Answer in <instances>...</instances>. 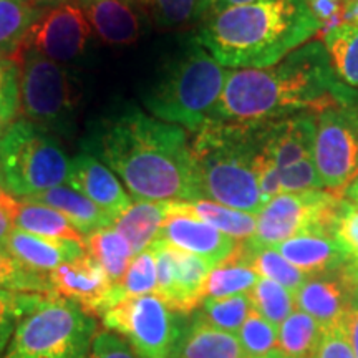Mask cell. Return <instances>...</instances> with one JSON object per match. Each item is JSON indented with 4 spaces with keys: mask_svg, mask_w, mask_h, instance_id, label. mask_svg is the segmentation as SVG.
Here are the masks:
<instances>
[{
    "mask_svg": "<svg viewBox=\"0 0 358 358\" xmlns=\"http://www.w3.org/2000/svg\"><path fill=\"white\" fill-rule=\"evenodd\" d=\"M83 146L118 174L134 201L203 199L185 128L129 108L103 120Z\"/></svg>",
    "mask_w": 358,
    "mask_h": 358,
    "instance_id": "cell-1",
    "label": "cell"
},
{
    "mask_svg": "<svg viewBox=\"0 0 358 358\" xmlns=\"http://www.w3.org/2000/svg\"><path fill=\"white\" fill-rule=\"evenodd\" d=\"M357 101V90L340 82L325 47L313 40L267 69L229 71L211 122L249 123L295 113L319 115L330 106Z\"/></svg>",
    "mask_w": 358,
    "mask_h": 358,
    "instance_id": "cell-2",
    "label": "cell"
},
{
    "mask_svg": "<svg viewBox=\"0 0 358 358\" xmlns=\"http://www.w3.org/2000/svg\"><path fill=\"white\" fill-rule=\"evenodd\" d=\"M319 34L306 0H259L211 13L194 40L227 69L259 70L279 64Z\"/></svg>",
    "mask_w": 358,
    "mask_h": 358,
    "instance_id": "cell-3",
    "label": "cell"
},
{
    "mask_svg": "<svg viewBox=\"0 0 358 358\" xmlns=\"http://www.w3.org/2000/svg\"><path fill=\"white\" fill-rule=\"evenodd\" d=\"M203 199L257 216L267 204L259 189L257 122H209L189 141Z\"/></svg>",
    "mask_w": 358,
    "mask_h": 358,
    "instance_id": "cell-4",
    "label": "cell"
},
{
    "mask_svg": "<svg viewBox=\"0 0 358 358\" xmlns=\"http://www.w3.org/2000/svg\"><path fill=\"white\" fill-rule=\"evenodd\" d=\"M229 71L192 38L151 85L146 108L161 122L196 133L213 120Z\"/></svg>",
    "mask_w": 358,
    "mask_h": 358,
    "instance_id": "cell-5",
    "label": "cell"
},
{
    "mask_svg": "<svg viewBox=\"0 0 358 358\" xmlns=\"http://www.w3.org/2000/svg\"><path fill=\"white\" fill-rule=\"evenodd\" d=\"M98 320L78 303L47 294L22 317L2 358H88Z\"/></svg>",
    "mask_w": 358,
    "mask_h": 358,
    "instance_id": "cell-6",
    "label": "cell"
},
{
    "mask_svg": "<svg viewBox=\"0 0 358 358\" xmlns=\"http://www.w3.org/2000/svg\"><path fill=\"white\" fill-rule=\"evenodd\" d=\"M0 168L6 191L24 199L69 181L70 159L52 133L20 118L0 136Z\"/></svg>",
    "mask_w": 358,
    "mask_h": 358,
    "instance_id": "cell-7",
    "label": "cell"
},
{
    "mask_svg": "<svg viewBox=\"0 0 358 358\" xmlns=\"http://www.w3.org/2000/svg\"><path fill=\"white\" fill-rule=\"evenodd\" d=\"M186 315L174 312L159 295L127 299L101 315L103 327L118 334L140 358H176Z\"/></svg>",
    "mask_w": 358,
    "mask_h": 358,
    "instance_id": "cell-8",
    "label": "cell"
},
{
    "mask_svg": "<svg viewBox=\"0 0 358 358\" xmlns=\"http://www.w3.org/2000/svg\"><path fill=\"white\" fill-rule=\"evenodd\" d=\"M13 62L19 65L25 118L48 133H65L75 110V92L66 70L32 50H20Z\"/></svg>",
    "mask_w": 358,
    "mask_h": 358,
    "instance_id": "cell-9",
    "label": "cell"
},
{
    "mask_svg": "<svg viewBox=\"0 0 358 358\" xmlns=\"http://www.w3.org/2000/svg\"><path fill=\"white\" fill-rule=\"evenodd\" d=\"M342 198L343 192L322 189L275 196L257 214L256 234L249 239L257 245L274 248L290 237L307 232L332 234Z\"/></svg>",
    "mask_w": 358,
    "mask_h": 358,
    "instance_id": "cell-10",
    "label": "cell"
},
{
    "mask_svg": "<svg viewBox=\"0 0 358 358\" xmlns=\"http://www.w3.org/2000/svg\"><path fill=\"white\" fill-rule=\"evenodd\" d=\"M312 159L330 191L343 192L358 176V101L317 115Z\"/></svg>",
    "mask_w": 358,
    "mask_h": 358,
    "instance_id": "cell-11",
    "label": "cell"
},
{
    "mask_svg": "<svg viewBox=\"0 0 358 358\" xmlns=\"http://www.w3.org/2000/svg\"><path fill=\"white\" fill-rule=\"evenodd\" d=\"M92 27L73 0L45 7L25 35L20 50H32L57 64H70L87 52Z\"/></svg>",
    "mask_w": 358,
    "mask_h": 358,
    "instance_id": "cell-12",
    "label": "cell"
},
{
    "mask_svg": "<svg viewBox=\"0 0 358 358\" xmlns=\"http://www.w3.org/2000/svg\"><path fill=\"white\" fill-rule=\"evenodd\" d=\"M295 307L324 329L340 325L345 313L358 306V275L350 266L325 274L308 275L294 294Z\"/></svg>",
    "mask_w": 358,
    "mask_h": 358,
    "instance_id": "cell-13",
    "label": "cell"
},
{
    "mask_svg": "<svg viewBox=\"0 0 358 358\" xmlns=\"http://www.w3.org/2000/svg\"><path fill=\"white\" fill-rule=\"evenodd\" d=\"M317 115L295 113L257 122L261 156L284 169L302 159H312Z\"/></svg>",
    "mask_w": 358,
    "mask_h": 358,
    "instance_id": "cell-14",
    "label": "cell"
},
{
    "mask_svg": "<svg viewBox=\"0 0 358 358\" xmlns=\"http://www.w3.org/2000/svg\"><path fill=\"white\" fill-rule=\"evenodd\" d=\"M50 292L78 303L93 315H103L110 310L111 280L105 271L88 254L62 264L48 274Z\"/></svg>",
    "mask_w": 358,
    "mask_h": 358,
    "instance_id": "cell-15",
    "label": "cell"
},
{
    "mask_svg": "<svg viewBox=\"0 0 358 358\" xmlns=\"http://www.w3.org/2000/svg\"><path fill=\"white\" fill-rule=\"evenodd\" d=\"M156 239L164 241L173 248L185 250L192 256H198L211 267V271L229 259L239 244L234 237L214 229L201 219L174 213L171 209Z\"/></svg>",
    "mask_w": 358,
    "mask_h": 358,
    "instance_id": "cell-16",
    "label": "cell"
},
{
    "mask_svg": "<svg viewBox=\"0 0 358 358\" xmlns=\"http://www.w3.org/2000/svg\"><path fill=\"white\" fill-rule=\"evenodd\" d=\"M69 186L103 209L113 222L128 211L131 199L116 174L95 155L82 151L70 161Z\"/></svg>",
    "mask_w": 358,
    "mask_h": 358,
    "instance_id": "cell-17",
    "label": "cell"
},
{
    "mask_svg": "<svg viewBox=\"0 0 358 358\" xmlns=\"http://www.w3.org/2000/svg\"><path fill=\"white\" fill-rule=\"evenodd\" d=\"M103 42L129 45L141 35L145 12L140 0H73Z\"/></svg>",
    "mask_w": 358,
    "mask_h": 358,
    "instance_id": "cell-18",
    "label": "cell"
},
{
    "mask_svg": "<svg viewBox=\"0 0 358 358\" xmlns=\"http://www.w3.org/2000/svg\"><path fill=\"white\" fill-rule=\"evenodd\" d=\"M3 248L12 254L20 264L29 267L30 271L48 275L62 264L77 261L87 254L85 243L70 239H53L29 234V232L15 229L7 237Z\"/></svg>",
    "mask_w": 358,
    "mask_h": 358,
    "instance_id": "cell-19",
    "label": "cell"
},
{
    "mask_svg": "<svg viewBox=\"0 0 358 358\" xmlns=\"http://www.w3.org/2000/svg\"><path fill=\"white\" fill-rule=\"evenodd\" d=\"M274 249L306 275L325 274L347 266V257L332 234L307 232L290 237Z\"/></svg>",
    "mask_w": 358,
    "mask_h": 358,
    "instance_id": "cell-20",
    "label": "cell"
},
{
    "mask_svg": "<svg viewBox=\"0 0 358 358\" xmlns=\"http://www.w3.org/2000/svg\"><path fill=\"white\" fill-rule=\"evenodd\" d=\"M173 285L164 302L181 315H189L206 297V282L211 267L203 259L171 245Z\"/></svg>",
    "mask_w": 358,
    "mask_h": 358,
    "instance_id": "cell-21",
    "label": "cell"
},
{
    "mask_svg": "<svg viewBox=\"0 0 358 358\" xmlns=\"http://www.w3.org/2000/svg\"><path fill=\"white\" fill-rule=\"evenodd\" d=\"M24 201H27V203L45 204L60 214H64L71 226L83 237L98 229H103V227L113 226V219L108 214L98 208L95 203H92L88 198H85L83 194H80L78 191L71 189L70 186L66 187L62 185L52 187V189L24 198Z\"/></svg>",
    "mask_w": 358,
    "mask_h": 358,
    "instance_id": "cell-22",
    "label": "cell"
},
{
    "mask_svg": "<svg viewBox=\"0 0 358 358\" xmlns=\"http://www.w3.org/2000/svg\"><path fill=\"white\" fill-rule=\"evenodd\" d=\"M2 201L10 214L13 227L29 234L53 237V239H70L85 243V237L71 226L69 219L55 209L45 204L27 203L24 199L13 198L7 191L2 192Z\"/></svg>",
    "mask_w": 358,
    "mask_h": 358,
    "instance_id": "cell-23",
    "label": "cell"
},
{
    "mask_svg": "<svg viewBox=\"0 0 358 358\" xmlns=\"http://www.w3.org/2000/svg\"><path fill=\"white\" fill-rule=\"evenodd\" d=\"M176 358H248L237 335L224 332L196 315L185 327Z\"/></svg>",
    "mask_w": 358,
    "mask_h": 358,
    "instance_id": "cell-24",
    "label": "cell"
},
{
    "mask_svg": "<svg viewBox=\"0 0 358 358\" xmlns=\"http://www.w3.org/2000/svg\"><path fill=\"white\" fill-rule=\"evenodd\" d=\"M171 201H136L113 222V227L128 241L134 256L150 248L169 216Z\"/></svg>",
    "mask_w": 358,
    "mask_h": 358,
    "instance_id": "cell-25",
    "label": "cell"
},
{
    "mask_svg": "<svg viewBox=\"0 0 358 358\" xmlns=\"http://www.w3.org/2000/svg\"><path fill=\"white\" fill-rule=\"evenodd\" d=\"M171 211L201 219L213 226L214 229L234 237L237 241H245L256 234L257 216L237 211V209L227 208V206L209 199L171 201Z\"/></svg>",
    "mask_w": 358,
    "mask_h": 358,
    "instance_id": "cell-26",
    "label": "cell"
},
{
    "mask_svg": "<svg viewBox=\"0 0 358 358\" xmlns=\"http://www.w3.org/2000/svg\"><path fill=\"white\" fill-rule=\"evenodd\" d=\"M234 256L249 266L257 275L264 279H271L285 287L290 294H295L307 277L303 272L294 267L292 264L285 261L274 248H266V245L254 244L250 239L239 241Z\"/></svg>",
    "mask_w": 358,
    "mask_h": 358,
    "instance_id": "cell-27",
    "label": "cell"
},
{
    "mask_svg": "<svg viewBox=\"0 0 358 358\" xmlns=\"http://www.w3.org/2000/svg\"><path fill=\"white\" fill-rule=\"evenodd\" d=\"M85 249L88 256L105 271L111 284L123 279L134 257L128 241L113 226L103 227L85 236Z\"/></svg>",
    "mask_w": 358,
    "mask_h": 358,
    "instance_id": "cell-28",
    "label": "cell"
},
{
    "mask_svg": "<svg viewBox=\"0 0 358 358\" xmlns=\"http://www.w3.org/2000/svg\"><path fill=\"white\" fill-rule=\"evenodd\" d=\"M43 7L24 0H0V57L13 60Z\"/></svg>",
    "mask_w": 358,
    "mask_h": 358,
    "instance_id": "cell-29",
    "label": "cell"
},
{
    "mask_svg": "<svg viewBox=\"0 0 358 358\" xmlns=\"http://www.w3.org/2000/svg\"><path fill=\"white\" fill-rule=\"evenodd\" d=\"M322 40L337 78L358 92V24H340Z\"/></svg>",
    "mask_w": 358,
    "mask_h": 358,
    "instance_id": "cell-30",
    "label": "cell"
},
{
    "mask_svg": "<svg viewBox=\"0 0 358 358\" xmlns=\"http://www.w3.org/2000/svg\"><path fill=\"white\" fill-rule=\"evenodd\" d=\"M322 327L306 312L294 310L277 330V350L289 358H312L319 345Z\"/></svg>",
    "mask_w": 358,
    "mask_h": 358,
    "instance_id": "cell-31",
    "label": "cell"
},
{
    "mask_svg": "<svg viewBox=\"0 0 358 358\" xmlns=\"http://www.w3.org/2000/svg\"><path fill=\"white\" fill-rule=\"evenodd\" d=\"M156 287H158L156 257L153 249L148 248L133 257L123 279L111 285L110 308L118 306L120 302L127 301V299L156 294Z\"/></svg>",
    "mask_w": 358,
    "mask_h": 358,
    "instance_id": "cell-32",
    "label": "cell"
},
{
    "mask_svg": "<svg viewBox=\"0 0 358 358\" xmlns=\"http://www.w3.org/2000/svg\"><path fill=\"white\" fill-rule=\"evenodd\" d=\"M143 12L158 29L174 30L201 24L206 0H140Z\"/></svg>",
    "mask_w": 358,
    "mask_h": 358,
    "instance_id": "cell-33",
    "label": "cell"
},
{
    "mask_svg": "<svg viewBox=\"0 0 358 358\" xmlns=\"http://www.w3.org/2000/svg\"><path fill=\"white\" fill-rule=\"evenodd\" d=\"M257 280L259 275L256 272L232 254L221 266L214 267L209 272L204 299H222L231 297V295L248 294L252 290Z\"/></svg>",
    "mask_w": 358,
    "mask_h": 358,
    "instance_id": "cell-34",
    "label": "cell"
},
{
    "mask_svg": "<svg viewBox=\"0 0 358 358\" xmlns=\"http://www.w3.org/2000/svg\"><path fill=\"white\" fill-rule=\"evenodd\" d=\"M250 308V299L248 294L231 295L222 299H204L201 302L199 315L217 329L237 335L241 327L248 319Z\"/></svg>",
    "mask_w": 358,
    "mask_h": 358,
    "instance_id": "cell-35",
    "label": "cell"
},
{
    "mask_svg": "<svg viewBox=\"0 0 358 358\" xmlns=\"http://www.w3.org/2000/svg\"><path fill=\"white\" fill-rule=\"evenodd\" d=\"M250 306L272 325L279 327L295 308L294 294L271 279H259L249 292Z\"/></svg>",
    "mask_w": 358,
    "mask_h": 358,
    "instance_id": "cell-36",
    "label": "cell"
},
{
    "mask_svg": "<svg viewBox=\"0 0 358 358\" xmlns=\"http://www.w3.org/2000/svg\"><path fill=\"white\" fill-rule=\"evenodd\" d=\"M0 289L27 294H52L48 275L30 271L0 245Z\"/></svg>",
    "mask_w": 358,
    "mask_h": 358,
    "instance_id": "cell-37",
    "label": "cell"
},
{
    "mask_svg": "<svg viewBox=\"0 0 358 358\" xmlns=\"http://www.w3.org/2000/svg\"><path fill=\"white\" fill-rule=\"evenodd\" d=\"M47 294H27L12 292L0 289V358L7 350L13 330L22 317L30 313Z\"/></svg>",
    "mask_w": 358,
    "mask_h": 358,
    "instance_id": "cell-38",
    "label": "cell"
},
{
    "mask_svg": "<svg viewBox=\"0 0 358 358\" xmlns=\"http://www.w3.org/2000/svg\"><path fill=\"white\" fill-rule=\"evenodd\" d=\"M248 358H264L277 352V329L264 319L261 313L250 308L248 319L237 334Z\"/></svg>",
    "mask_w": 358,
    "mask_h": 358,
    "instance_id": "cell-39",
    "label": "cell"
},
{
    "mask_svg": "<svg viewBox=\"0 0 358 358\" xmlns=\"http://www.w3.org/2000/svg\"><path fill=\"white\" fill-rule=\"evenodd\" d=\"M332 234L345 254L348 266L358 275V204L345 196L338 203Z\"/></svg>",
    "mask_w": 358,
    "mask_h": 358,
    "instance_id": "cell-40",
    "label": "cell"
},
{
    "mask_svg": "<svg viewBox=\"0 0 358 358\" xmlns=\"http://www.w3.org/2000/svg\"><path fill=\"white\" fill-rule=\"evenodd\" d=\"M20 111L19 65L0 57V136L15 122Z\"/></svg>",
    "mask_w": 358,
    "mask_h": 358,
    "instance_id": "cell-41",
    "label": "cell"
},
{
    "mask_svg": "<svg viewBox=\"0 0 358 358\" xmlns=\"http://www.w3.org/2000/svg\"><path fill=\"white\" fill-rule=\"evenodd\" d=\"M279 186L280 194L285 192H302V191H319L324 186L319 171H317L313 159H302L299 163L279 169Z\"/></svg>",
    "mask_w": 358,
    "mask_h": 358,
    "instance_id": "cell-42",
    "label": "cell"
},
{
    "mask_svg": "<svg viewBox=\"0 0 358 358\" xmlns=\"http://www.w3.org/2000/svg\"><path fill=\"white\" fill-rule=\"evenodd\" d=\"M88 358H140L129 343L111 330H98Z\"/></svg>",
    "mask_w": 358,
    "mask_h": 358,
    "instance_id": "cell-43",
    "label": "cell"
},
{
    "mask_svg": "<svg viewBox=\"0 0 358 358\" xmlns=\"http://www.w3.org/2000/svg\"><path fill=\"white\" fill-rule=\"evenodd\" d=\"M306 2L313 17L319 22L320 37H325L327 34L332 32L335 27L342 24L343 12H345L348 3L340 2V0H306Z\"/></svg>",
    "mask_w": 358,
    "mask_h": 358,
    "instance_id": "cell-44",
    "label": "cell"
},
{
    "mask_svg": "<svg viewBox=\"0 0 358 358\" xmlns=\"http://www.w3.org/2000/svg\"><path fill=\"white\" fill-rule=\"evenodd\" d=\"M312 358H355L345 334L342 332V327L335 325L324 329Z\"/></svg>",
    "mask_w": 358,
    "mask_h": 358,
    "instance_id": "cell-45",
    "label": "cell"
},
{
    "mask_svg": "<svg viewBox=\"0 0 358 358\" xmlns=\"http://www.w3.org/2000/svg\"><path fill=\"white\" fill-rule=\"evenodd\" d=\"M340 327H342V332L345 334L348 343H350L353 355L358 358V306L352 307L345 313V317L340 322Z\"/></svg>",
    "mask_w": 358,
    "mask_h": 358,
    "instance_id": "cell-46",
    "label": "cell"
},
{
    "mask_svg": "<svg viewBox=\"0 0 358 358\" xmlns=\"http://www.w3.org/2000/svg\"><path fill=\"white\" fill-rule=\"evenodd\" d=\"M259 2V0H206V12L204 19L211 13L226 10L229 7H237V6H248V3Z\"/></svg>",
    "mask_w": 358,
    "mask_h": 358,
    "instance_id": "cell-47",
    "label": "cell"
},
{
    "mask_svg": "<svg viewBox=\"0 0 358 358\" xmlns=\"http://www.w3.org/2000/svg\"><path fill=\"white\" fill-rule=\"evenodd\" d=\"M13 231V222L10 214H8L6 204L2 201V192H0V245L3 248L6 244L7 237L10 236V232Z\"/></svg>",
    "mask_w": 358,
    "mask_h": 358,
    "instance_id": "cell-48",
    "label": "cell"
},
{
    "mask_svg": "<svg viewBox=\"0 0 358 358\" xmlns=\"http://www.w3.org/2000/svg\"><path fill=\"white\" fill-rule=\"evenodd\" d=\"M342 24H358V0H350L343 12Z\"/></svg>",
    "mask_w": 358,
    "mask_h": 358,
    "instance_id": "cell-49",
    "label": "cell"
},
{
    "mask_svg": "<svg viewBox=\"0 0 358 358\" xmlns=\"http://www.w3.org/2000/svg\"><path fill=\"white\" fill-rule=\"evenodd\" d=\"M343 194H345V198H348L350 201H353V203L358 204V176L345 187Z\"/></svg>",
    "mask_w": 358,
    "mask_h": 358,
    "instance_id": "cell-50",
    "label": "cell"
},
{
    "mask_svg": "<svg viewBox=\"0 0 358 358\" xmlns=\"http://www.w3.org/2000/svg\"><path fill=\"white\" fill-rule=\"evenodd\" d=\"M264 358H289V357H285L284 353H280L279 350H277V352L271 353V355H267V357H264Z\"/></svg>",
    "mask_w": 358,
    "mask_h": 358,
    "instance_id": "cell-51",
    "label": "cell"
},
{
    "mask_svg": "<svg viewBox=\"0 0 358 358\" xmlns=\"http://www.w3.org/2000/svg\"><path fill=\"white\" fill-rule=\"evenodd\" d=\"M6 191V187H3V178H2V168H0V192Z\"/></svg>",
    "mask_w": 358,
    "mask_h": 358,
    "instance_id": "cell-52",
    "label": "cell"
},
{
    "mask_svg": "<svg viewBox=\"0 0 358 358\" xmlns=\"http://www.w3.org/2000/svg\"><path fill=\"white\" fill-rule=\"evenodd\" d=\"M24 2H30V3H40L42 0H24Z\"/></svg>",
    "mask_w": 358,
    "mask_h": 358,
    "instance_id": "cell-53",
    "label": "cell"
},
{
    "mask_svg": "<svg viewBox=\"0 0 358 358\" xmlns=\"http://www.w3.org/2000/svg\"><path fill=\"white\" fill-rule=\"evenodd\" d=\"M340 2H345L347 3V2H350V0H340Z\"/></svg>",
    "mask_w": 358,
    "mask_h": 358,
    "instance_id": "cell-54",
    "label": "cell"
}]
</instances>
